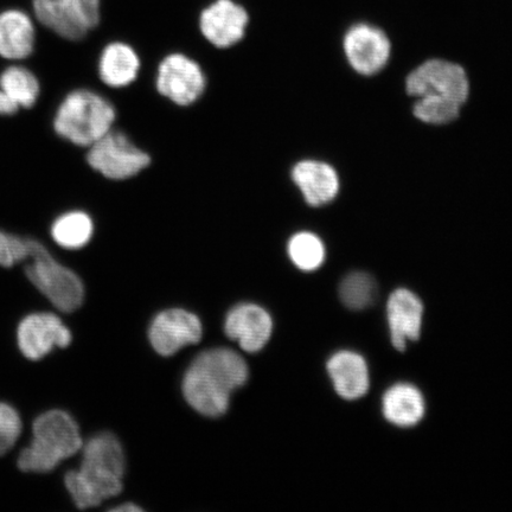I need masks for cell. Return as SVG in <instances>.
I'll return each mask as SVG.
<instances>
[{"label":"cell","instance_id":"obj_15","mask_svg":"<svg viewBox=\"0 0 512 512\" xmlns=\"http://www.w3.org/2000/svg\"><path fill=\"white\" fill-rule=\"evenodd\" d=\"M224 330L247 352H258L270 341L273 320L266 310L254 304H242L228 313Z\"/></svg>","mask_w":512,"mask_h":512},{"label":"cell","instance_id":"obj_1","mask_svg":"<svg viewBox=\"0 0 512 512\" xmlns=\"http://www.w3.org/2000/svg\"><path fill=\"white\" fill-rule=\"evenodd\" d=\"M248 367L230 349L202 352L184 376L183 393L198 413L217 418L228 411L230 395L247 382Z\"/></svg>","mask_w":512,"mask_h":512},{"label":"cell","instance_id":"obj_25","mask_svg":"<svg viewBox=\"0 0 512 512\" xmlns=\"http://www.w3.org/2000/svg\"><path fill=\"white\" fill-rule=\"evenodd\" d=\"M462 106L450 99L424 96L415 102L413 113L416 118L426 124L445 125L459 117Z\"/></svg>","mask_w":512,"mask_h":512},{"label":"cell","instance_id":"obj_20","mask_svg":"<svg viewBox=\"0 0 512 512\" xmlns=\"http://www.w3.org/2000/svg\"><path fill=\"white\" fill-rule=\"evenodd\" d=\"M382 413L394 426L413 427L424 419L426 402L418 388L412 384L399 383L383 395Z\"/></svg>","mask_w":512,"mask_h":512},{"label":"cell","instance_id":"obj_22","mask_svg":"<svg viewBox=\"0 0 512 512\" xmlns=\"http://www.w3.org/2000/svg\"><path fill=\"white\" fill-rule=\"evenodd\" d=\"M0 89L19 107L31 108L40 96V82L29 69L12 66L0 75Z\"/></svg>","mask_w":512,"mask_h":512},{"label":"cell","instance_id":"obj_19","mask_svg":"<svg viewBox=\"0 0 512 512\" xmlns=\"http://www.w3.org/2000/svg\"><path fill=\"white\" fill-rule=\"evenodd\" d=\"M140 57L137 50L126 41H112L101 51L99 75L105 85L123 88L138 78Z\"/></svg>","mask_w":512,"mask_h":512},{"label":"cell","instance_id":"obj_7","mask_svg":"<svg viewBox=\"0 0 512 512\" xmlns=\"http://www.w3.org/2000/svg\"><path fill=\"white\" fill-rule=\"evenodd\" d=\"M87 162L112 181H125L149 168V153L139 149L125 133L111 130L88 147Z\"/></svg>","mask_w":512,"mask_h":512},{"label":"cell","instance_id":"obj_2","mask_svg":"<svg viewBox=\"0 0 512 512\" xmlns=\"http://www.w3.org/2000/svg\"><path fill=\"white\" fill-rule=\"evenodd\" d=\"M82 450L80 469L68 472L64 482L76 507L95 508L123 491L124 451L110 433L95 435Z\"/></svg>","mask_w":512,"mask_h":512},{"label":"cell","instance_id":"obj_13","mask_svg":"<svg viewBox=\"0 0 512 512\" xmlns=\"http://www.w3.org/2000/svg\"><path fill=\"white\" fill-rule=\"evenodd\" d=\"M70 342L72 334L53 313H35L19 324V349L29 360H41L55 347L66 348Z\"/></svg>","mask_w":512,"mask_h":512},{"label":"cell","instance_id":"obj_17","mask_svg":"<svg viewBox=\"0 0 512 512\" xmlns=\"http://www.w3.org/2000/svg\"><path fill=\"white\" fill-rule=\"evenodd\" d=\"M326 369L337 394L342 399L354 401L368 393L370 387L368 364L357 352H336L330 358Z\"/></svg>","mask_w":512,"mask_h":512},{"label":"cell","instance_id":"obj_4","mask_svg":"<svg viewBox=\"0 0 512 512\" xmlns=\"http://www.w3.org/2000/svg\"><path fill=\"white\" fill-rule=\"evenodd\" d=\"M117 113L110 101L87 89L66 96L57 110L54 128L68 142L89 147L113 130Z\"/></svg>","mask_w":512,"mask_h":512},{"label":"cell","instance_id":"obj_29","mask_svg":"<svg viewBox=\"0 0 512 512\" xmlns=\"http://www.w3.org/2000/svg\"><path fill=\"white\" fill-rule=\"evenodd\" d=\"M113 512H140L142 508L136 504L126 503L125 505H119V507L112 509Z\"/></svg>","mask_w":512,"mask_h":512},{"label":"cell","instance_id":"obj_23","mask_svg":"<svg viewBox=\"0 0 512 512\" xmlns=\"http://www.w3.org/2000/svg\"><path fill=\"white\" fill-rule=\"evenodd\" d=\"M339 298L349 310H366L376 302V281L368 273L352 272L342 280L339 286Z\"/></svg>","mask_w":512,"mask_h":512},{"label":"cell","instance_id":"obj_28","mask_svg":"<svg viewBox=\"0 0 512 512\" xmlns=\"http://www.w3.org/2000/svg\"><path fill=\"white\" fill-rule=\"evenodd\" d=\"M19 108L21 107H19L8 94L0 89V115H14Z\"/></svg>","mask_w":512,"mask_h":512},{"label":"cell","instance_id":"obj_9","mask_svg":"<svg viewBox=\"0 0 512 512\" xmlns=\"http://www.w3.org/2000/svg\"><path fill=\"white\" fill-rule=\"evenodd\" d=\"M406 89L414 98L435 96L464 105L470 94V82L459 64L445 60H428L407 76Z\"/></svg>","mask_w":512,"mask_h":512},{"label":"cell","instance_id":"obj_16","mask_svg":"<svg viewBox=\"0 0 512 512\" xmlns=\"http://www.w3.org/2000/svg\"><path fill=\"white\" fill-rule=\"evenodd\" d=\"M292 181L311 207H322L334 201L341 188L336 170L320 160H302L294 165Z\"/></svg>","mask_w":512,"mask_h":512},{"label":"cell","instance_id":"obj_5","mask_svg":"<svg viewBox=\"0 0 512 512\" xmlns=\"http://www.w3.org/2000/svg\"><path fill=\"white\" fill-rule=\"evenodd\" d=\"M30 264L25 267L29 280L62 312L78 310L85 298L79 275L57 262L47 248L31 241Z\"/></svg>","mask_w":512,"mask_h":512},{"label":"cell","instance_id":"obj_18","mask_svg":"<svg viewBox=\"0 0 512 512\" xmlns=\"http://www.w3.org/2000/svg\"><path fill=\"white\" fill-rule=\"evenodd\" d=\"M36 29L23 10L0 12V56L6 60H24L35 49Z\"/></svg>","mask_w":512,"mask_h":512},{"label":"cell","instance_id":"obj_10","mask_svg":"<svg viewBox=\"0 0 512 512\" xmlns=\"http://www.w3.org/2000/svg\"><path fill=\"white\" fill-rule=\"evenodd\" d=\"M157 91L178 106H190L206 89V75L196 61L182 53L166 55L159 63Z\"/></svg>","mask_w":512,"mask_h":512},{"label":"cell","instance_id":"obj_6","mask_svg":"<svg viewBox=\"0 0 512 512\" xmlns=\"http://www.w3.org/2000/svg\"><path fill=\"white\" fill-rule=\"evenodd\" d=\"M43 27L69 42H81L102 22V0H32Z\"/></svg>","mask_w":512,"mask_h":512},{"label":"cell","instance_id":"obj_12","mask_svg":"<svg viewBox=\"0 0 512 512\" xmlns=\"http://www.w3.org/2000/svg\"><path fill=\"white\" fill-rule=\"evenodd\" d=\"M202 323L194 313L172 309L159 313L151 324L149 336L152 347L162 356L196 344L202 338Z\"/></svg>","mask_w":512,"mask_h":512},{"label":"cell","instance_id":"obj_14","mask_svg":"<svg viewBox=\"0 0 512 512\" xmlns=\"http://www.w3.org/2000/svg\"><path fill=\"white\" fill-rule=\"evenodd\" d=\"M424 318V304L407 288H399L390 294L387 303V319L390 341L398 351H405L408 342L419 341Z\"/></svg>","mask_w":512,"mask_h":512},{"label":"cell","instance_id":"obj_11","mask_svg":"<svg viewBox=\"0 0 512 512\" xmlns=\"http://www.w3.org/2000/svg\"><path fill=\"white\" fill-rule=\"evenodd\" d=\"M343 49L355 72L371 76L387 66L392 46L388 36L381 29L360 23L351 27L345 34Z\"/></svg>","mask_w":512,"mask_h":512},{"label":"cell","instance_id":"obj_8","mask_svg":"<svg viewBox=\"0 0 512 512\" xmlns=\"http://www.w3.org/2000/svg\"><path fill=\"white\" fill-rule=\"evenodd\" d=\"M251 16L238 0H211L198 15V31L209 46L228 50L247 36Z\"/></svg>","mask_w":512,"mask_h":512},{"label":"cell","instance_id":"obj_3","mask_svg":"<svg viewBox=\"0 0 512 512\" xmlns=\"http://www.w3.org/2000/svg\"><path fill=\"white\" fill-rule=\"evenodd\" d=\"M83 446L78 424L63 411H49L34 422V439L21 453L18 467L24 472L47 473Z\"/></svg>","mask_w":512,"mask_h":512},{"label":"cell","instance_id":"obj_21","mask_svg":"<svg viewBox=\"0 0 512 512\" xmlns=\"http://www.w3.org/2000/svg\"><path fill=\"white\" fill-rule=\"evenodd\" d=\"M94 223L85 211L74 210L57 217L51 226V236L57 245L66 249H80L91 241Z\"/></svg>","mask_w":512,"mask_h":512},{"label":"cell","instance_id":"obj_27","mask_svg":"<svg viewBox=\"0 0 512 512\" xmlns=\"http://www.w3.org/2000/svg\"><path fill=\"white\" fill-rule=\"evenodd\" d=\"M22 432V421L15 408L0 403V457L15 446Z\"/></svg>","mask_w":512,"mask_h":512},{"label":"cell","instance_id":"obj_24","mask_svg":"<svg viewBox=\"0 0 512 512\" xmlns=\"http://www.w3.org/2000/svg\"><path fill=\"white\" fill-rule=\"evenodd\" d=\"M288 255L299 270L312 272L324 264L325 246L319 236L310 232H300L288 241Z\"/></svg>","mask_w":512,"mask_h":512},{"label":"cell","instance_id":"obj_26","mask_svg":"<svg viewBox=\"0 0 512 512\" xmlns=\"http://www.w3.org/2000/svg\"><path fill=\"white\" fill-rule=\"evenodd\" d=\"M32 239H22L19 236L0 230V266L11 268L30 258Z\"/></svg>","mask_w":512,"mask_h":512}]
</instances>
